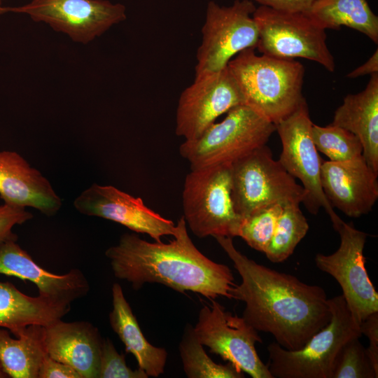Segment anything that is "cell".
Returning a JSON list of instances; mask_svg holds the SVG:
<instances>
[{"label": "cell", "instance_id": "15", "mask_svg": "<svg viewBox=\"0 0 378 378\" xmlns=\"http://www.w3.org/2000/svg\"><path fill=\"white\" fill-rule=\"evenodd\" d=\"M74 206L83 214L114 221L135 232L147 234L155 241L176 232L172 220L146 206L140 197L112 186L92 184L76 198Z\"/></svg>", "mask_w": 378, "mask_h": 378}, {"label": "cell", "instance_id": "7", "mask_svg": "<svg viewBox=\"0 0 378 378\" xmlns=\"http://www.w3.org/2000/svg\"><path fill=\"white\" fill-rule=\"evenodd\" d=\"M231 195L236 212L243 218L271 204H300L306 191L264 145L231 165Z\"/></svg>", "mask_w": 378, "mask_h": 378}, {"label": "cell", "instance_id": "11", "mask_svg": "<svg viewBox=\"0 0 378 378\" xmlns=\"http://www.w3.org/2000/svg\"><path fill=\"white\" fill-rule=\"evenodd\" d=\"M333 227L340 234V246L332 254H316V265L337 281L354 321L360 325L378 312V293L365 265L363 250L368 234L342 220Z\"/></svg>", "mask_w": 378, "mask_h": 378}, {"label": "cell", "instance_id": "25", "mask_svg": "<svg viewBox=\"0 0 378 378\" xmlns=\"http://www.w3.org/2000/svg\"><path fill=\"white\" fill-rule=\"evenodd\" d=\"M183 370L189 378H243L244 372L230 363H215L197 339L193 327L187 325L179 344Z\"/></svg>", "mask_w": 378, "mask_h": 378}, {"label": "cell", "instance_id": "37", "mask_svg": "<svg viewBox=\"0 0 378 378\" xmlns=\"http://www.w3.org/2000/svg\"><path fill=\"white\" fill-rule=\"evenodd\" d=\"M2 1L3 0H0V16L6 13L5 6L2 5Z\"/></svg>", "mask_w": 378, "mask_h": 378}, {"label": "cell", "instance_id": "17", "mask_svg": "<svg viewBox=\"0 0 378 378\" xmlns=\"http://www.w3.org/2000/svg\"><path fill=\"white\" fill-rule=\"evenodd\" d=\"M17 237L0 244V274L29 281L37 287L39 295L55 302L71 305L85 296L90 285L83 272L72 269L64 274L51 273L34 261L17 243Z\"/></svg>", "mask_w": 378, "mask_h": 378}, {"label": "cell", "instance_id": "14", "mask_svg": "<svg viewBox=\"0 0 378 378\" xmlns=\"http://www.w3.org/2000/svg\"><path fill=\"white\" fill-rule=\"evenodd\" d=\"M244 104L239 86L227 66L195 76L181 94L176 114V134L185 140L200 136L221 115Z\"/></svg>", "mask_w": 378, "mask_h": 378}, {"label": "cell", "instance_id": "22", "mask_svg": "<svg viewBox=\"0 0 378 378\" xmlns=\"http://www.w3.org/2000/svg\"><path fill=\"white\" fill-rule=\"evenodd\" d=\"M71 306L38 295L31 297L13 284L0 281V328L13 334L31 325L47 326L66 315Z\"/></svg>", "mask_w": 378, "mask_h": 378}, {"label": "cell", "instance_id": "29", "mask_svg": "<svg viewBox=\"0 0 378 378\" xmlns=\"http://www.w3.org/2000/svg\"><path fill=\"white\" fill-rule=\"evenodd\" d=\"M354 337L340 349L335 363L332 378H377L367 349Z\"/></svg>", "mask_w": 378, "mask_h": 378}, {"label": "cell", "instance_id": "20", "mask_svg": "<svg viewBox=\"0 0 378 378\" xmlns=\"http://www.w3.org/2000/svg\"><path fill=\"white\" fill-rule=\"evenodd\" d=\"M332 125L358 137L363 146V158L378 174V73L371 74L363 91L344 97L335 112Z\"/></svg>", "mask_w": 378, "mask_h": 378}, {"label": "cell", "instance_id": "4", "mask_svg": "<svg viewBox=\"0 0 378 378\" xmlns=\"http://www.w3.org/2000/svg\"><path fill=\"white\" fill-rule=\"evenodd\" d=\"M328 304L329 323L301 349L288 350L276 342L267 346L266 365L273 378H332L340 349L351 338L360 337L362 333L342 295L328 299Z\"/></svg>", "mask_w": 378, "mask_h": 378}, {"label": "cell", "instance_id": "9", "mask_svg": "<svg viewBox=\"0 0 378 378\" xmlns=\"http://www.w3.org/2000/svg\"><path fill=\"white\" fill-rule=\"evenodd\" d=\"M253 17L258 29L256 48L260 53L283 59L304 58L318 63L328 71H335L325 29L305 13L282 12L260 6Z\"/></svg>", "mask_w": 378, "mask_h": 378}, {"label": "cell", "instance_id": "34", "mask_svg": "<svg viewBox=\"0 0 378 378\" xmlns=\"http://www.w3.org/2000/svg\"><path fill=\"white\" fill-rule=\"evenodd\" d=\"M261 6L288 13H307L315 0H251Z\"/></svg>", "mask_w": 378, "mask_h": 378}, {"label": "cell", "instance_id": "33", "mask_svg": "<svg viewBox=\"0 0 378 378\" xmlns=\"http://www.w3.org/2000/svg\"><path fill=\"white\" fill-rule=\"evenodd\" d=\"M360 328L362 335L364 334L369 340L367 351L375 371L378 372V312L368 316L361 322Z\"/></svg>", "mask_w": 378, "mask_h": 378}, {"label": "cell", "instance_id": "13", "mask_svg": "<svg viewBox=\"0 0 378 378\" xmlns=\"http://www.w3.org/2000/svg\"><path fill=\"white\" fill-rule=\"evenodd\" d=\"M6 13L29 15L34 21L48 24L66 34L74 42L87 44L112 26L124 21L126 8L108 0H31Z\"/></svg>", "mask_w": 378, "mask_h": 378}, {"label": "cell", "instance_id": "12", "mask_svg": "<svg viewBox=\"0 0 378 378\" xmlns=\"http://www.w3.org/2000/svg\"><path fill=\"white\" fill-rule=\"evenodd\" d=\"M309 108L304 99L288 117L275 125L282 144L279 162L295 178L299 179L306 191L302 202L312 214L323 208L332 225L342 219L327 200L321 183L323 160L313 141Z\"/></svg>", "mask_w": 378, "mask_h": 378}, {"label": "cell", "instance_id": "31", "mask_svg": "<svg viewBox=\"0 0 378 378\" xmlns=\"http://www.w3.org/2000/svg\"><path fill=\"white\" fill-rule=\"evenodd\" d=\"M33 215L25 207L5 203L0 205V244L15 237L13 227L31 219Z\"/></svg>", "mask_w": 378, "mask_h": 378}, {"label": "cell", "instance_id": "10", "mask_svg": "<svg viewBox=\"0 0 378 378\" xmlns=\"http://www.w3.org/2000/svg\"><path fill=\"white\" fill-rule=\"evenodd\" d=\"M193 329L200 344L243 372L253 378H273L255 349V343L262 342L258 331L243 317L212 300L200 309Z\"/></svg>", "mask_w": 378, "mask_h": 378}, {"label": "cell", "instance_id": "21", "mask_svg": "<svg viewBox=\"0 0 378 378\" xmlns=\"http://www.w3.org/2000/svg\"><path fill=\"white\" fill-rule=\"evenodd\" d=\"M112 299L109 323L124 344L126 352L134 356L139 368L148 377H158L163 374L167 352L164 348L152 345L146 339L118 283L112 286Z\"/></svg>", "mask_w": 378, "mask_h": 378}, {"label": "cell", "instance_id": "36", "mask_svg": "<svg viewBox=\"0 0 378 378\" xmlns=\"http://www.w3.org/2000/svg\"><path fill=\"white\" fill-rule=\"evenodd\" d=\"M8 374L6 372L1 361H0V378H8Z\"/></svg>", "mask_w": 378, "mask_h": 378}, {"label": "cell", "instance_id": "24", "mask_svg": "<svg viewBox=\"0 0 378 378\" xmlns=\"http://www.w3.org/2000/svg\"><path fill=\"white\" fill-rule=\"evenodd\" d=\"M305 14L325 30L345 26L378 43V17L368 0H315Z\"/></svg>", "mask_w": 378, "mask_h": 378}, {"label": "cell", "instance_id": "16", "mask_svg": "<svg viewBox=\"0 0 378 378\" xmlns=\"http://www.w3.org/2000/svg\"><path fill=\"white\" fill-rule=\"evenodd\" d=\"M377 175L364 158L345 161H323L321 183L332 208L351 218L371 211L378 198Z\"/></svg>", "mask_w": 378, "mask_h": 378}, {"label": "cell", "instance_id": "8", "mask_svg": "<svg viewBox=\"0 0 378 378\" xmlns=\"http://www.w3.org/2000/svg\"><path fill=\"white\" fill-rule=\"evenodd\" d=\"M255 9L251 0H235L228 6L214 1L208 3L195 76L220 71L240 52L256 48L258 29L253 17Z\"/></svg>", "mask_w": 378, "mask_h": 378}, {"label": "cell", "instance_id": "3", "mask_svg": "<svg viewBox=\"0 0 378 378\" xmlns=\"http://www.w3.org/2000/svg\"><path fill=\"white\" fill-rule=\"evenodd\" d=\"M248 48L227 64L244 104L276 125L293 113L304 100L303 65L291 59L262 54Z\"/></svg>", "mask_w": 378, "mask_h": 378}, {"label": "cell", "instance_id": "18", "mask_svg": "<svg viewBox=\"0 0 378 378\" xmlns=\"http://www.w3.org/2000/svg\"><path fill=\"white\" fill-rule=\"evenodd\" d=\"M102 341L99 330L87 321L59 319L43 326L47 354L73 368L81 378H99Z\"/></svg>", "mask_w": 378, "mask_h": 378}, {"label": "cell", "instance_id": "2", "mask_svg": "<svg viewBox=\"0 0 378 378\" xmlns=\"http://www.w3.org/2000/svg\"><path fill=\"white\" fill-rule=\"evenodd\" d=\"M169 243L149 242L135 234H123L105 255L114 276L135 289L159 283L181 293L191 291L214 300L231 298L234 285L230 269L202 254L189 237L183 216Z\"/></svg>", "mask_w": 378, "mask_h": 378}, {"label": "cell", "instance_id": "30", "mask_svg": "<svg viewBox=\"0 0 378 378\" xmlns=\"http://www.w3.org/2000/svg\"><path fill=\"white\" fill-rule=\"evenodd\" d=\"M147 374L139 368L132 370L125 362V355L119 354L108 338L103 339L99 378H148Z\"/></svg>", "mask_w": 378, "mask_h": 378}, {"label": "cell", "instance_id": "1", "mask_svg": "<svg viewBox=\"0 0 378 378\" xmlns=\"http://www.w3.org/2000/svg\"><path fill=\"white\" fill-rule=\"evenodd\" d=\"M241 276L231 298L245 304L242 317L258 332L271 334L281 347L301 349L330 321L325 290L257 263L239 251L232 238L214 237Z\"/></svg>", "mask_w": 378, "mask_h": 378}, {"label": "cell", "instance_id": "6", "mask_svg": "<svg viewBox=\"0 0 378 378\" xmlns=\"http://www.w3.org/2000/svg\"><path fill=\"white\" fill-rule=\"evenodd\" d=\"M184 218L198 237H238L242 218L231 195V165L192 170L182 193Z\"/></svg>", "mask_w": 378, "mask_h": 378}, {"label": "cell", "instance_id": "23", "mask_svg": "<svg viewBox=\"0 0 378 378\" xmlns=\"http://www.w3.org/2000/svg\"><path fill=\"white\" fill-rule=\"evenodd\" d=\"M0 328V361L9 377L38 378L39 367L46 351L43 326L31 325L15 333Z\"/></svg>", "mask_w": 378, "mask_h": 378}, {"label": "cell", "instance_id": "5", "mask_svg": "<svg viewBox=\"0 0 378 378\" xmlns=\"http://www.w3.org/2000/svg\"><path fill=\"white\" fill-rule=\"evenodd\" d=\"M225 118L210 125L200 136L185 140L181 155L191 170L232 165L255 149L266 145L275 125L245 104L234 106Z\"/></svg>", "mask_w": 378, "mask_h": 378}, {"label": "cell", "instance_id": "19", "mask_svg": "<svg viewBox=\"0 0 378 378\" xmlns=\"http://www.w3.org/2000/svg\"><path fill=\"white\" fill-rule=\"evenodd\" d=\"M0 196L5 203L55 215L62 201L49 181L15 151H0Z\"/></svg>", "mask_w": 378, "mask_h": 378}, {"label": "cell", "instance_id": "28", "mask_svg": "<svg viewBox=\"0 0 378 378\" xmlns=\"http://www.w3.org/2000/svg\"><path fill=\"white\" fill-rule=\"evenodd\" d=\"M284 205L274 203L260 207L242 218L238 237L253 249L265 253L274 232Z\"/></svg>", "mask_w": 378, "mask_h": 378}, {"label": "cell", "instance_id": "32", "mask_svg": "<svg viewBox=\"0 0 378 378\" xmlns=\"http://www.w3.org/2000/svg\"><path fill=\"white\" fill-rule=\"evenodd\" d=\"M38 378H81L71 366L44 355L41 363Z\"/></svg>", "mask_w": 378, "mask_h": 378}, {"label": "cell", "instance_id": "27", "mask_svg": "<svg viewBox=\"0 0 378 378\" xmlns=\"http://www.w3.org/2000/svg\"><path fill=\"white\" fill-rule=\"evenodd\" d=\"M312 136L318 151L332 162H345L363 157V146L358 139L346 129L329 125L325 127L312 125Z\"/></svg>", "mask_w": 378, "mask_h": 378}, {"label": "cell", "instance_id": "35", "mask_svg": "<svg viewBox=\"0 0 378 378\" xmlns=\"http://www.w3.org/2000/svg\"><path fill=\"white\" fill-rule=\"evenodd\" d=\"M378 73V50L377 49L373 55L361 66L351 71L347 74V77L355 78L368 74Z\"/></svg>", "mask_w": 378, "mask_h": 378}, {"label": "cell", "instance_id": "26", "mask_svg": "<svg viewBox=\"0 0 378 378\" xmlns=\"http://www.w3.org/2000/svg\"><path fill=\"white\" fill-rule=\"evenodd\" d=\"M308 230L309 224L300 204L284 206L272 239L264 253L267 258L274 263L286 260Z\"/></svg>", "mask_w": 378, "mask_h": 378}]
</instances>
